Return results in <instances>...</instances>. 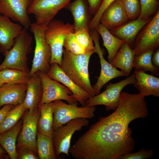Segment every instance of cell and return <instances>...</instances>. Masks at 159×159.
Masks as SVG:
<instances>
[{
  "label": "cell",
  "mask_w": 159,
  "mask_h": 159,
  "mask_svg": "<svg viewBox=\"0 0 159 159\" xmlns=\"http://www.w3.org/2000/svg\"><path fill=\"white\" fill-rule=\"evenodd\" d=\"M8 155L5 150L0 145V159H9Z\"/></svg>",
  "instance_id": "obj_41"
},
{
  "label": "cell",
  "mask_w": 159,
  "mask_h": 159,
  "mask_svg": "<svg viewBox=\"0 0 159 159\" xmlns=\"http://www.w3.org/2000/svg\"><path fill=\"white\" fill-rule=\"evenodd\" d=\"M40 114L39 108L32 112L27 109L24 115L21 130L17 139V150L29 148L37 155L36 145L37 123Z\"/></svg>",
  "instance_id": "obj_12"
},
{
  "label": "cell",
  "mask_w": 159,
  "mask_h": 159,
  "mask_svg": "<svg viewBox=\"0 0 159 159\" xmlns=\"http://www.w3.org/2000/svg\"><path fill=\"white\" fill-rule=\"evenodd\" d=\"M74 31L73 24H65L59 20L53 19L48 24L44 31V37L51 50L50 64L56 63L61 66L64 38L67 34Z\"/></svg>",
  "instance_id": "obj_4"
},
{
  "label": "cell",
  "mask_w": 159,
  "mask_h": 159,
  "mask_svg": "<svg viewBox=\"0 0 159 159\" xmlns=\"http://www.w3.org/2000/svg\"><path fill=\"white\" fill-rule=\"evenodd\" d=\"M74 32L70 33L66 36L64 40L63 47L66 50L74 54H83L85 52V50L77 41Z\"/></svg>",
  "instance_id": "obj_33"
},
{
  "label": "cell",
  "mask_w": 159,
  "mask_h": 159,
  "mask_svg": "<svg viewBox=\"0 0 159 159\" xmlns=\"http://www.w3.org/2000/svg\"><path fill=\"white\" fill-rule=\"evenodd\" d=\"M14 106L12 105H6L0 109V125L8 112Z\"/></svg>",
  "instance_id": "obj_39"
},
{
  "label": "cell",
  "mask_w": 159,
  "mask_h": 159,
  "mask_svg": "<svg viewBox=\"0 0 159 159\" xmlns=\"http://www.w3.org/2000/svg\"><path fill=\"white\" fill-rule=\"evenodd\" d=\"M72 0H31L27 10L33 14L36 24L47 26L58 12Z\"/></svg>",
  "instance_id": "obj_10"
},
{
  "label": "cell",
  "mask_w": 159,
  "mask_h": 159,
  "mask_svg": "<svg viewBox=\"0 0 159 159\" xmlns=\"http://www.w3.org/2000/svg\"><path fill=\"white\" fill-rule=\"evenodd\" d=\"M42 95V85L37 72L30 77L27 84L26 95L23 102L29 111L32 112L38 108Z\"/></svg>",
  "instance_id": "obj_20"
},
{
  "label": "cell",
  "mask_w": 159,
  "mask_h": 159,
  "mask_svg": "<svg viewBox=\"0 0 159 159\" xmlns=\"http://www.w3.org/2000/svg\"><path fill=\"white\" fill-rule=\"evenodd\" d=\"M31 0H0V14L28 29L31 23L27 10Z\"/></svg>",
  "instance_id": "obj_14"
},
{
  "label": "cell",
  "mask_w": 159,
  "mask_h": 159,
  "mask_svg": "<svg viewBox=\"0 0 159 159\" xmlns=\"http://www.w3.org/2000/svg\"><path fill=\"white\" fill-rule=\"evenodd\" d=\"M76 39L84 49L85 52L95 53V50L90 30L81 28L74 31Z\"/></svg>",
  "instance_id": "obj_31"
},
{
  "label": "cell",
  "mask_w": 159,
  "mask_h": 159,
  "mask_svg": "<svg viewBox=\"0 0 159 159\" xmlns=\"http://www.w3.org/2000/svg\"><path fill=\"white\" fill-rule=\"evenodd\" d=\"M27 110L23 102L14 106L11 109L0 125V134L14 126L24 115Z\"/></svg>",
  "instance_id": "obj_27"
},
{
  "label": "cell",
  "mask_w": 159,
  "mask_h": 159,
  "mask_svg": "<svg viewBox=\"0 0 159 159\" xmlns=\"http://www.w3.org/2000/svg\"><path fill=\"white\" fill-rule=\"evenodd\" d=\"M153 16L142 20L139 18L127 22L118 27L109 30L112 35L124 41L133 49L134 42L137 34L142 28Z\"/></svg>",
  "instance_id": "obj_18"
},
{
  "label": "cell",
  "mask_w": 159,
  "mask_h": 159,
  "mask_svg": "<svg viewBox=\"0 0 159 159\" xmlns=\"http://www.w3.org/2000/svg\"><path fill=\"white\" fill-rule=\"evenodd\" d=\"M141 11L139 18L144 20L154 16L159 10V0H140Z\"/></svg>",
  "instance_id": "obj_32"
},
{
  "label": "cell",
  "mask_w": 159,
  "mask_h": 159,
  "mask_svg": "<svg viewBox=\"0 0 159 159\" xmlns=\"http://www.w3.org/2000/svg\"><path fill=\"white\" fill-rule=\"evenodd\" d=\"M91 15L94 16L99 9L103 0H86Z\"/></svg>",
  "instance_id": "obj_38"
},
{
  "label": "cell",
  "mask_w": 159,
  "mask_h": 159,
  "mask_svg": "<svg viewBox=\"0 0 159 159\" xmlns=\"http://www.w3.org/2000/svg\"><path fill=\"white\" fill-rule=\"evenodd\" d=\"M47 26L31 23L29 28L34 37L36 46L30 74L32 75L38 71L47 73L49 70L52 52L50 46L46 42L44 32Z\"/></svg>",
  "instance_id": "obj_5"
},
{
  "label": "cell",
  "mask_w": 159,
  "mask_h": 159,
  "mask_svg": "<svg viewBox=\"0 0 159 159\" xmlns=\"http://www.w3.org/2000/svg\"><path fill=\"white\" fill-rule=\"evenodd\" d=\"M133 73L136 81L133 84L144 97L152 95L159 97V78L141 70H135Z\"/></svg>",
  "instance_id": "obj_21"
},
{
  "label": "cell",
  "mask_w": 159,
  "mask_h": 159,
  "mask_svg": "<svg viewBox=\"0 0 159 159\" xmlns=\"http://www.w3.org/2000/svg\"><path fill=\"white\" fill-rule=\"evenodd\" d=\"M134 57L132 49L125 42L110 64L114 67L120 69L127 77L133 68Z\"/></svg>",
  "instance_id": "obj_25"
},
{
  "label": "cell",
  "mask_w": 159,
  "mask_h": 159,
  "mask_svg": "<svg viewBox=\"0 0 159 159\" xmlns=\"http://www.w3.org/2000/svg\"><path fill=\"white\" fill-rule=\"evenodd\" d=\"M159 47V10L142 28L134 41L135 56L146 51H155Z\"/></svg>",
  "instance_id": "obj_8"
},
{
  "label": "cell",
  "mask_w": 159,
  "mask_h": 159,
  "mask_svg": "<svg viewBox=\"0 0 159 159\" xmlns=\"http://www.w3.org/2000/svg\"><path fill=\"white\" fill-rule=\"evenodd\" d=\"M54 105L53 129L56 130L69 121L77 118L92 119L95 116V106L81 107L66 104L61 100L52 102Z\"/></svg>",
  "instance_id": "obj_6"
},
{
  "label": "cell",
  "mask_w": 159,
  "mask_h": 159,
  "mask_svg": "<svg viewBox=\"0 0 159 159\" xmlns=\"http://www.w3.org/2000/svg\"><path fill=\"white\" fill-rule=\"evenodd\" d=\"M30 73L17 69L6 68L0 71V77L4 83L27 84Z\"/></svg>",
  "instance_id": "obj_30"
},
{
  "label": "cell",
  "mask_w": 159,
  "mask_h": 159,
  "mask_svg": "<svg viewBox=\"0 0 159 159\" xmlns=\"http://www.w3.org/2000/svg\"><path fill=\"white\" fill-rule=\"evenodd\" d=\"M89 123L88 119L77 118L72 120L54 131L52 137L55 153L57 158L62 153L69 156V150L71 146V138L77 131Z\"/></svg>",
  "instance_id": "obj_9"
},
{
  "label": "cell",
  "mask_w": 159,
  "mask_h": 159,
  "mask_svg": "<svg viewBox=\"0 0 159 159\" xmlns=\"http://www.w3.org/2000/svg\"><path fill=\"white\" fill-rule=\"evenodd\" d=\"M65 8L70 11L73 16L74 31L81 28L89 29L91 14L85 0H74Z\"/></svg>",
  "instance_id": "obj_22"
},
{
  "label": "cell",
  "mask_w": 159,
  "mask_h": 159,
  "mask_svg": "<svg viewBox=\"0 0 159 159\" xmlns=\"http://www.w3.org/2000/svg\"><path fill=\"white\" fill-rule=\"evenodd\" d=\"M4 84L3 81L0 77V87L2 86Z\"/></svg>",
  "instance_id": "obj_42"
},
{
  "label": "cell",
  "mask_w": 159,
  "mask_h": 159,
  "mask_svg": "<svg viewBox=\"0 0 159 159\" xmlns=\"http://www.w3.org/2000/svg\"><path fill=\"white\" fill-rule=\"evenodd\" d=\"M153 154V149L143 148L135 153H131L119 156L117 159H145L152 158Z\"/></svg>",
  "instance_id": "obj_36"
},
{
  "label": "cell",
  "mask_w": 159,
  "mask_h": 159,
  "mask_svg": "<svg viewBox=\"0 0 159 159\" xmlns=\"http://www.w3.org/2000/svg\"><path fill=\"white\" fill-rule=\"evenodd\" d=\"M116 0H103L98 11L92 18L89 25L90 30L95 29L99 24L101 17L107 8Z\"/></svg>",
  "instance_id": "obj_35"
},
{
  "label": "cell",
  "mask_w": 159,
  "mask_h": 159,
  "mask_svg": "<svg viewBox=\"0 0 159 159\" xmlns=\"http://www.w3.org/2000/svg\"><path fill=\"white\" fill-rule=\"evenodd\" d=\"M129 20L121 0H116L105 10L100 22L110 30L120 26Z\"/></svg>",
  "instance_id": "obj_17"
},
{
  "label": "cell",
  "mask_w": 159,
  "mask_h": 159,
  "mask_svg": "<svg viewBox=\"0 0 159 159\" xmlns=\"http://www.w3.org/2000/svg\"><path fill=\"white\" fill-rule=\"evenodd\" d=\"M17 159H39L38 155L31 149L26 148H23L17 150Z\"/></svg>",
  "instance_id": "obj_37"
},
{
  "label": "cell",
  "mask_w": 159,
  "mask_h": 159,
  "mask_svg": "<svg viewBox=\"0 0 159 159\" xmlns=\"http://www.w3.org/2000/svg\"><path fill=\"white\" fill-rule=\"evenodd\" d=\"M149 113L145 97L121 92L114 112L90 126L70 146L69 153L76 159H117L132 153L135 143L129 125Z\"/></svg>",
  "instance_id": "obj_1"
},
{
  "label": "cell",
  "mask_w": 159,
  "mask_h": 159,
  "mask_svg": "<svg viewBox=\"0 0 159 159\" xmlns=\"http://www.w3.org/2000/svg\"><path fill=\"white\" fill-rule=\"evenodd\" d=\"M46 74L51 79L62 83L68 87L72 92L73 97L82 106H85L86 101L91 97L89 93L75 84L57 63L50 64V68Z\"/></svg>",
  "instance_id": "obj_15"
},
{
  "label": "cell",
  "mask_w": 159,
  "mask_h": 159,
  "mask_svg": "<svg viewBox=\"0 0 159 159\" xmlns=\"http://www.w3.org/2000/svg\"><path fill=\"white\" fill-rule=\"evenodd\" d=\"M135 81V76L133 73L130 77L118 82L112 83L110 82L105 85L106 89L103 92L87 100L85 106L102 105L105 107L106 111L115 110L119 104L122 90L127 85L133 84Z\"/></svg>",
  "instance_id": "obj_7"
},
{
  "label": "cell",
  "mask_w": 159,
  "mask_h": 159,
  "mask_svg": "<svg viewBox=\"0 0 159 159\" xmlns=\"http://www.w3.org/2000/svg\"><path fill=\"white\" fill-rule=\"evenodd\" d=\"M37 72L43 87L42 97L40 104L63 100L69 104L77 106L78 101L73 97L72 92L68 87L51 79L46 73L39 71Z\"/></svg>",
  "instance_id": "obj_11"
},
{
  "label": "cell",
  "mask_w": 159,
  "mask_h": 159,
  "mask_svg": "<svg viewBox=\"0 0 159 159\" xmlns=\"http://www.w3.org/2000/svg\"><path fill=\"white\" fill-rule=\"evenodd\" d=\"M23 28L20 24L0 14V52L4 56L13 47Z\"/></svg>",
  "instance_id": "obj_16"
},
{
  "label": "cell",
  "mask_w": 159,
  "mask_h": 159,
  "mask_svg": "<svg viewBox=\"0 0 159 159\" xmlns=\"http://www.w3.org/2000/svg\"><path fill=\"white\" fill-rule=\"evenodd\" d=\"M95 29L102 38L103 46L107 49L108 53V62L110 63L125 42L112 35L109 30L100 23Z\"/></svg>",
  "instance_id": "obj_26"
},
{
  "label": "cell",
  "mask_w": 159,
  "mask_h": 159,
  "mask_svg": "<svg viewBox=\"0 0 159 159\" xmlns=\"http://www.w3.org/2000/svg\"><path fill=\"white\" fill-rule=\"evenodd\" d=\"M23 118L6 131L0 134V145L6 151L11 159H17L18 153L16 142L21 130Z\"/></svg>",
  "instance_id": "obj_23"
},
{
  "label": "cell",
  "mask_w": 159,
  "mask_h": 159,
  "mask_svg": "<svg viewBox=\"0 0 159 159\" xmlns=\"http://www.w3.org/2000/svg\"><path fill=\"white\" fill-rule=\"evenodd\" d=\"M90 33L95 44V53L99 56L101 65L100 75L96 83L92 86L96 95L100 93L102 87L110 80L117 77L127 76L124 72L113 66L105 59L103 51L100 44L99 34L96 29L90 30Z\"/></svg>",
  "instance_id": "obj_13"
},
{
  "label": "cell",
  "mask_w": 159,
  "mask_h": 159,
  "mask_svg": "<svg viewBox=\"0 0 159 159\" xmlns=\"http://www.w3.org/2000/svg\"><path fill=\"white\" fill-rule=\"evenodd\" d=\"M27 84L5 83L0 87V109L6 105L14 106L23 102Z\"/></svg>",
  "instance_id": "obj_19"
},
{
  "label": "cell",
  "mask_w": 159,
  "mask_h": 159,
  "mask_svg": "<svg viewBox=\"0 0 159 159\" xmlns=\"http://www.w3.org/2000/svg\"><path fill=\"white\" fill-rule=\"evenodd\" d=\"M94 53L88 52L75 54L63 49L60 66L75 84L89 93L91 97L95 95L90 83L88 68L90 57Z\"/></svg>",
  "instance_id": "obj_2"
},
{
  "label": "cell",
  "mask_w": 159,
  "mask_h": 159,
  "mask_svg": "<svg viewBox=\"0 0 159 159\" xmlns=\"http://www.w3.org/2000/svg\"><path fill=\"white\" fill-rule=\"evenodd\" d=\"M154 51L149 50L137 56H135L133 68L135 70L144 72L150 71L152 75L157 76L159 74V67L154 65L152 61V57Z\"/></svg>",
  "instance_id": "obj_29"
},
{
  "label": "cell",
  "mask_w": 159,
  "mask_h": 159,
  "mask_svg": "<svg viewBox=\"0 0 159 159\" xmlns=\"http://www.w3.org/2000/svg\"><path fill=\"white\" fill-rule=\"evenodd\" d=\"M32 39L27 29L23 28L13 47L4 55V59L0 65V71L9 68L30 73L28 56L32 51Z\"/></svg>",
  "instance_id": "obj_3"
},
{
  "label": "cell",
  "mask_w": 159,
  "mask_h": 159,
  "mask_svg": "<svg viewBox=\"0 0 159 159\" xmlns=\"http://www.w3.org/2000/svg\"><path fill=\"white\" fill-rule=\"evenodd\" d=\"M36 145L37 154L40 159H56L52 137L37 133Z\"/></svg>",
  "instance_id": "obj_28"
},
{
  "label": "cell",
  "mask_w": 159,
  "mask_h": 159,
  "mask_svg": "<svg viewBox=\"0 0 159 159\" xmlns=\"http://www.w3.org/2000/svg\"><path fill=\"white\" fill-rule=\"evenodd\" d=\"M152 61L155 66L159 67V49H157L153 53L152 57Z\"/></svg>",
  "instance_id": "obj_40"
},
{
  "label": "cell",
  "mask_w": 159,
  "mask_h": 159,
  "mask_svg": "<svg viewBox=\"0 0 159 159\" xmlns=\"http://www.w3.org/2000/svg\"><path fill=\"white\" fill-rule=\"evenodd\" d=\"M124 9L129 20L139 17L141 8L140 0H121Z\"/></svg>",
  "instance_id": "obj_34"
},
{
  "label": "cell",
  "mask_w": 159,
  "mask_h": 159,
  "mask_svg": "<svg viewBox=\"0 0 159 159\" xmlns=\"http://www.w3.org/2000/svg\"><path fill=\"white\" fill-rule=\"evenodd\" d=\"M40 114L37 123V133L53 137L54 105L52 102L40 104Z\"/></svg>",
  "instance_id": "obj_24"
}]
</instances>
